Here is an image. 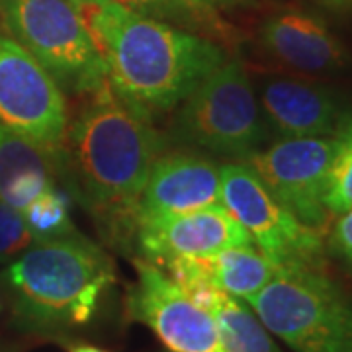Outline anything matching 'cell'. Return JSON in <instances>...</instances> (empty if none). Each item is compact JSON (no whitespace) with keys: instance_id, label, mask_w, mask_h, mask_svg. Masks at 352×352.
I'll return each mask as SVG.
<instances>
[{"instance_id":"obj_1","label":"cell","mask_w":352,"mask_h":352,"mask_svg":"<svg viewBox=\"0 0 352 352\" xmlns=\"http://www.w3.org/2000/svg\"><path fill=\"white\" fill-rule=\"evenodd\" d=\"M80 98L65 139V188L116 243L133 241L141 190L170 143L110 80Z\"/></svg>"},{"instance_id":"obj_2","label":"cell","mask_w":352,"mask_h":352,"mask_svg":"<svg viewBox=\"0 0 352 352\" xmlns=\"http://www.w3.org/2000/svg\"><path fill=\"white\" fill-rule=\"evenodd\" d=\"M106 65L116 94L141 113H168L227 61L212 39L118 0H69Z\"/></svg>"},{"instance_id":"obj_3","label":"cell","mask_w":352,"mask_h":352,"mask_svg":"<svg viewBox=\"0 0 352 352\" xmlns=\"http://www.w3.org/2000/svg\"><path fill=\"white\" fill-rule=\"evenodd\" d=\"M0 274L14 323L51 335L87 325L116 282L112 258L78 233L34 243Z\"/></svg>"},{"instance_id":"obj_4","label":"cell","mask_w":352,"mask_h":352,"mask_svg":"<svg viewBox=\"0 0 352 352\" xmlns=\"http://www.w3.org/2000/svg\"><path fill=\"white\" fill-rule=\"evenodd\" d=\"M173 112L166 131L170 147L245 161L270 138L251 76L239 59L219 65Z\"/></svg>"},{"instance_id":"obj_5","label":"cell","mask_w":352,"mask_h":352,"mask_svg":"<svg viewBox=\"0 0 352 352\" xmlns=\"http://www.w3.org/2000/svg\"><path fill=\"white\" fill-rule=\"evenodd\" d=\"M245 303L294 352H352V298L321 268L284 266Z\"/></svg>"},{"instance_id":"obj_6","label":"cell","mask_w":352,"mask_h":352,"mask_svg":"<svg viewBox=\"0 0 352 352\" xmlns=\"http://www.w3.org/2000/svg\"><path fill=\"white\" fill-rule=\"evenodd\" d=\"M4 24L65 94L85 96L108 82L106 65L69 0H0Z\"/></svg>"},{"instance_id":"obj_7","label":"cell","mask_w":352,"mask_h":352,"mask_svg":"<svg viewBox=\"0 0 352 352\" xmlns=\"http://www.w3.org/2000/svg\"><path fill=\"white\" fill-rule=\"evenodd\" d=\"M69 120L63 88L12 36L0 34V122L55 157L63 175Z\"/></svg>"},{"instance_id":"obj_8","label":"cell","mask_w":352,"mask_h":352,"mask_svg":"<svg viewBox=\"0 0 352 352\" xmlns=\"http://www.w3.org/2000/svg\"><path fill=\"white\" fill-rule=\"evenodd\" d=\"M223 206L239 219L252 243L280 268L321 266L323 231L303 226L284 210L261 178L243 161L219 166Z\"/></svg>"},{"instance_id":"obj_9","label":"cell","mask_w":352,"mask_h":352,"mask_svg":"<svg viewBox=\"0 0 352 352\" xmlns=\"http://www.w3.org/2000/svg\"><path fill=\"white\" fill-rule=\"evenodd\" d=\"M335 151L337 135L278 139L243 163L251 166L274 200L298 221L323 231L331 217L325 192Z\"/></svg>"},{"instance_id":"obj_10","label":"cell","mask_w":352,"mask_h":352,"mask_svg":"<svg viewBox=\"0 0 352 352\" xmlns=\"http://www.w3.org/2000/svg\"><path fill=\"white\" fill-rule=\"evenodd\" d=\"M135 284L127 315L149 327L170 352H226L214 315L186 296L173 278L147 258H133Z\"/></svg>"},{"instance_id":"obj_11","label":"cell","mask_w":352,"mask_h":352,"mask_svg":"<svg viewBox=\"0 0 352 352\" xmlns=\"http://www.w3.org/2000/svg\"><path fill=\"white\" fill-rule=\"evenodd\" d=\"M133 243L141 258L155 264L178 256H210L231 247L254 245L249 231L226 206L139 221Z\"/></svg>"},{"instance_id":"obj_12","label":"cell","mask_w":352,"mask_h":352,"mask_svg":"<svg viewBox=\"0 0 352 352\" xmlns=\"http://www.w3.org/2000/svg\"><path fill=\"white\" fill-rule=\"evenodd\" d=\"M214 157L184 147H168L155 161L135 210L139 221L159 215L223 206L221 175Z\"/></svg>"},{"instance_id":"obj_13","label":"cell","mask_w":352,"mask_h":352,"mask_svg":"<svg viewBox=\"0 0 352 352\" xmlns=\"http://www.w3.org/2000/svg\"><path fill=\"white\" fill-rule=\"evenodd\" d=\"M258 104L278 139L333 138L352 113L329 88L292 76L264 78Z\"/></svg>"},{"instance_id":"obj_14","label":"cell","mask_w":352,"mask_h":352,"mask_svg":"<svg viewBox=\"0 0 352 352\" xmlns=\"http://www.w3.org/2000/svg\"><path fill=\"white\" fill-rule=\"evenodd\" d=\"M261 41L280 63L309 75L346 69L349 53L323 20L303 10H282L264 20Z\"/></svg>"},{"instance_id":"obj_15","label":"cell","mask_w":352,"mask_h":352,"mask_svg":"<svg viewBox=\"0 0 352 352\" xmlns=\"http://www.w3.org/2000/svg\"><path fill=\"white\" fill-rule=\"evenodd\" d=\"M61 180L65 186L63 168L55 157L0 122V201L22 212Z\"/></svg>"},{"instance_id":"obj_16","label":"cell","mask_w":352,"mask_h":352,"mask_svg":"<svg viewBox=\"0 0 352 352\" xmlns=\"http://www.w3.org/2000/svg\"><path fill=\"white\" fill-rule=\"evenodd\" d=\"M192 258L204 280L243 302L252 300L280 270L254 245L231 247L210 256Z\"/></svg>"},{"instance_id":"obj_17","label":"cell","mask_w":352,"mask_h":352,"mask_svg":"<svg viewBox=\"0 0 352 352\" xmlns=\"http://www.w3.org/2000/svg\"><path fill=\"white\" fill-rule=\"evenodd\" d=\"M226 352H282L249 303L217 289L208 305Z\"/></svg>"},{"instance_id":"obj_18","label":"cell","mask_w":352,"mask_h":352,"mask_svg":"<svg viewBox=\"0 0 352 352\" xmlns=\"http://www.w3.org/2000/svg\"><path fill=\"white\" fill-rule=\"evenodd\" d=\"M73 200L75 198L69 190L55 184L25 206L22 215L36 243L76 233L73 226Z\"/></svg>"},{"instance_id":"obj_19","label":"cell","mask_w":352,"mask_h":352,"mask_svg":"<svg viewBox=\"0 0 352 352\" xmlns=\"http://www.w3.org/2000/svg\"><path fill=\"white\" fill-rule=\"evenodd\" d=\"M325 206L329 215H339L352 208V113L337 133V151L329 170Z\"/></svg>"},{"instance_id":"obj_20","label":"cell","mask_w":352,"mask_h":352,"mask_svg":"<svg viewBox=\"0 0 352 352\" xmlns=\"http://www.w3.org/2000/svg\"><path fill=\"white\" fill-rule=\"evenodd\" d=\"M34 243L22 212L0 201V264L14 261Z\"/></svg>"},{"instance_id":"obj_21","label":"cell","mask_w":352,"mask_h":352,"mask_svg":"<svg viewBox=\"0 0 352 352\" xmlns=\"http://www.w3.org/2000/svg\"><path fill=\"white\" fill-rule=\"evenodd\" d=\"M141 14L153 16L170 24L180 25L184 30H196L201 24V18L192 12L182 0H118Z\"/></svg>"},{"instance_id":"obj_22","label":"cell","mask_w":352,"mask_h":352,"mask_svg":"<svg viewBox=\"0 0 352 352\" xmlns=\"http://www.w3.org/2000/svg\"><path fill=\"white\" fill-rule=\"evenodd\" d=\"M327 247L335 258L352 268V208L339 214L337 223L331 229Z\"/></svg>"},{"instance_id":"obj_23","label":"cell","mask_w":352,"mask_h":352,"mask_svg":"<svg viewBox=\"0 0 352 352\" xmlns=\"http://www.w3.org/2000/svg\"><path fill=\"white\" fill-rule=\"evenodd\" d=\"M182 2L192 12L198 14L201 20H206V18H215L217 12H221V10L247 4L249 0H182Z\"/></svg>"},{"instance_id":"obj_24","label":"cell","mask_w":352,"mask_h":352,"mask_svg":"<svg viewBox=\"0 0 352 352\" xmlns=\"http://www.w3.org/2000/svg\"><path fill=\"white\" fill-rule=\"evenodd\" d=\"M325 8L333 12H346L352 10V0H319Z\"/></svg>"},{"instance_id":"obj_25","label":"cell","mask_w":352,"mask_h":352,"mask_svg":"<svg viewBox=\"0 0 352 352\" xmlns=\"http://www.w3.org/2000/svg\"><path fill=\"white\" fill-rule=\"evenodd\" d=\"M6 311H10V298H8V289L2 280V274H0V319Z\"/></svg>"},{"instance_id":"obj_26","label":"cell","mask_w":352,"mask_h":352,"mask_svg":"<svg viewBox=\"0 0 352 352\" xmlns=\"http://www.w3.org/2000/svg\"><path fill=\"white\" fill-rule=\"evenodd\" d=\"M71 352H108V351L98 349V346H92V344H80V346H75Z\"/></svg>"}]
</instances>
